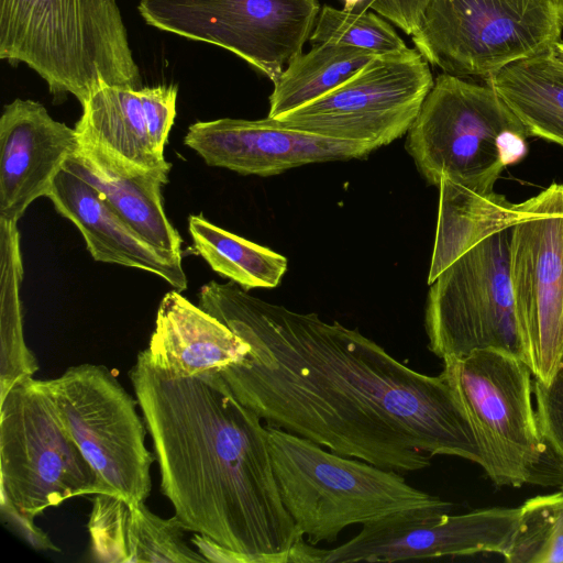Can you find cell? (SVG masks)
I'll list each match as a JSON object with an SVG mask.
<instances>
[{"label":"cell","instance_id":"obj_19","mask_svg":"<svg viewBox=\"0 0 563 563\" xmlns=\"http://www.w3.org/2000/svg\"><path fill=\"white\" fill-rule=\"evenodd\" d=\"M91 555L103 563H201L207 560L185 541L187 531L174 516L164 519L145 506L100 493L88 522Z\"/></svg>","mask_w":563,"mask_h":563},{"label":"cell","instance_id":"obj_26","mask_svg":"<svg viewBox=\"0 0 563 563\" xmlns=\"http://www.w3.org/2000/svg\"><path fill=\"white\" fill-rule=\"evenodd\" d=\"M519 509L505 560L509 563H563V490L530 498Z\"/></svg>","mask_w":563,"mask_h":563},{"label":"cell","instance_id":"obj_10","mask_svg":"<svg viewBox=\"0 0 563 563\" xmlns=\"http://www.w3.org/2000/svg\"><path fill=\"white\" fill-rule=\"evenodd\" d=\"M57 416L107 494L145 503L155 455L145 445L139 401L103 365L80 364L46 380Z\"/></svg>","mask_w":563,"mask_h":563},{"label":"cell","instance_id":"obj_24","mask_svg":"<svg viewBox=\"0 0 563 563\" xmlns=\"http://www.w3.org/2000/svg\"><path fill=\"white\" fill-rule=\"evenodd\" d=\"M188 230L197 253L208 265L244 290L275 288L287 271V258L206 220L188 218Z\"/></svg>","mask_w":563,"mask_h":563},{"label":"cell","instance_id":"obj_23","mask_svg":"<svg viewBox=\"0 0 563 563\" xmlns=\"http://www.w3.org/2000/svg\"><path fill=\"white\" fill-rule=\"evenodd\" d=\"M375 54L350 46L322 43L292 59L274 82L268 118L277 119L331 91Z\"/></svg>","mask_w":563,"mask_h":563},{"label":"cell","instance_id":"obj_14","mask_svg":"<svg viewBox=\"0 0 563 563\" xmlns=\"http://www.w3.org/2000/svg\"><path fill=\"white\" fill-rule=\"evenodd\" d=\"M446 506L401 510L362 525L342 545L319 549V563L396 562L508 552L519 508L495 507L449 515Z\"/></svg>","mask_w":563,"mask_h":563},{"label":"cell","instance_id":"obj_20","mask_svg":"<svg viewBox=\"0 0 563 563\" xmlns=\"http://www.w3.org/2000/svg\"><path fill=\"white\" fill-rule=\"evenodd\" d=\"M249 344L219 319L194 305L180 291L164 295L145 353L174 376L220 372L241 362Z\"/></svg>","mask_w":563,"mask_h":563},{"label":"cell","instance_id":"obj_21","mask_svg":"<svg viewBox=\"0 0 563 563\" xmlns=\"http://www.w3.org/2000/svg\"><path fill=\"white\" fill-rule=\"evenodd\" d=\"M81 107L75 125L79 142L97 145L141 168L172 167L151 143L139 90L104 82Z\"/></svg>","mask_w":563,"mask_h":563},{"label":"cell","instance_id":"obj_22","mask_svg":"<svg viewBox=\"0 0 563 563\" xmlns=\"http://www.w3.org/2000/svg\"><path fill=\"white\" fill-rule=\"evenodd\" d=\"M529 135L563 146V64L551 51L521 59L485 79Z\"/></svg>","mask_w":563,"mask_h":563},{"label":"cell","instance_id":"obj_25","mask_svg":"<svg viewBox=\"0 0 563 563\" xmlns=\"http://www.w3.org/2000/svg\"><path fill=\"white\" fill-rule=\"evenodd\" d=\"M18 223L0 219L1 244V375L2 398L16 383L33 377L38 366L22 331L19 288L22 262Z\"/></svg>","mask_w":563,"mask_h":563},{"label":"cell","instance_id":"obj_12","mask_svg":"<svg viewBox=\"0 0 563 563\" xmlns=\"http://www.w3.org/2000/svg\"><path fill=\"white\" fill-rule=\"evenodd\" d=\"M318 0H141L158 30L230 51L273 84L302 53L320 13Z\"/></svg>","mask_w":563,"mask_h":563},{"label":"cell","instance_id":"obj_30","mask_svg":"<svg viewBox=\"0 0 563 563\" xmlns=\"http://www.w3.org/2000/svg\"><path fill=\"white\" fill-rule=\"evenodd\" d=\"M429 0H367L364 10L374 9L411 36Z\"/></svg>","mask_w":563,"mask_h":563},{"label":"cell","instance_id":"obj_2","mask_svg":"<svg viewBox=\"0 0 563 563\" xmlns=\"http://www.w3.org/2000/svg\"><path fill=\"white\" fill-rule=\"evenodd\" d=\"M129 375L161 490L185 529L247 563H290L305 540L280 497L260 416L219 372L174 376L143 350Z\"/></svg>","mask_w":563,"mask_h":563},{"label":"cell","instance_id":"obj_29","mask_svg":"<svg viewBox=\"0 0 563 563\" xmlns=\"http://www.w3.org/2000/svg\"><path fill=\"white\" fill-rule=\"evenodd\" d=\"M145 123L151 143L159 156L176 117L178 88L175 85H159L139 89Z\"/></svg>","mask_w":563,"mask_h":563},{"label":"cell","instance_id":"obj_35","mask_svg":"<svg viewBox=\"0 0 563 563\" xmlns=\"http://www.w3.org/2000/svg\"><path fill=\"white\" fill-rule=\"evenodd\" d=\"M562 489H563V486H562Z\"/></svg>","mask_w":563,"mask_h":563},{"label":"cell","instance_id":"obj_17","mask_svg":"<svg viewBox=\"0 0 563 563\" xmlns=\"http://www.w3.org/2000/svg\"><path fill=\"white\" fill-rule=\"evenodd\" d=\"M46 197L80 231L95 261L143 269L177 291L187 289L181 260L150 244L76 174L63 167Z\"/></svg>","mask_w":563,"mask_h":563},{"label":"cell","instance_id":"obj_27","mask_svg":"<svg viewBox=\"0 0 563 563\" xmlns=\"http://www.w3.org/2000/svg\"><path fill=\"white\" fill-rule=\"evenodd\" d=\"M312 45L331 43L375 55L399 52L408 46L384 19L371 11H347L323 5L309 37Z\"/></svg>","mask_w":563,"mask_h":563},{"label":"cell","instance_id":"obj_13","mask_svg":"<svg viewBox=\"0 0 563 563\" xmlns=\"http://www.w3.org/2000/svg\"><path fill=\"white\" fill-rule=\"evenodd\" d=\"M510 282L525 360L548 384L563 356V185L517 203Z\"/></svg>","mask_w":563,"mask_h":563},{"label":"cell","instance_id":"obj_3","mask_svg":"<svg viewBox=\"0 0 563 563\" xmlns=\"http://www.w3.org/2000/svg\"><path fill=\"white\" fill-rule=\"evenodd\" d=\"M0 58L80 104L104 82L142 85L117 0H0Z\"/></svg>","mask_w":563,"mask_h":563},{"label":"cell","instance_id":"obj_15","mask_svg":"<svg viewBox=\"0 0 563 563\" xmlns=\"http://www.w3.org/2000/svg\"><path fill=\"white\" fill-rule=\"evenodd\" d=\"M185 145L209 166L242 175L272 176L311 163L365 158L375 146L323 137L265 118H223L188 128Z\"/></svg>","mask_w":563,"mask_h":563},{"label":"cell","instance_id":"obj_5","mask_svg":"<svg viewBox=\"0 0 563 563\" xmlns=\"http://www.w3.org/2000/svg\"><path fill=\"white\" fill-rule=\"evenodd\" d=\"M266 427L280 497L310 544L334 542L349 526L401 510L450 505L412 487L397 471L325 451L311 440Z\"/></svg>","mask_w":563,"mask_h":563},{"label":"cell","instance_id":"obj_9","mask_svg":"<svg viewBox=\"0 0 563 563\" xmlns=\"http://www.w3.org/2000/svg\"><path fill=\"white\" fill-rule=\"evenodd\" d=\"M442 361L441 374L468 416L490 479L512 487L536 482L548 448L532 407L528 364L496 350Z\"/></svg>","mask_w":563,"mask_h":563},{"label":"cell","instance_id":"obj_34","mask_svg":"<svg viewBox=\"0 0 563 563\" xmlns=\"http://www.w3.org/2000/svg\"><path fill=\"white\" fill-rule=\"evenodd\" d=\"M551 53L563 64V42L559 41L551 48Z\"/></svg>","mask_w":563,"mask_h":563},{"label":"cell","instance_id":"obj_31","mask_svg":"<svg viewBox=\"0 0 563 563\" xmlns=\"http://www.w3.org/2000/svg\"><path fill=\"white\" fill-rule=\"evenodd\" d=\"M1 517L11 526L31 547L38 550L59 549L51 541L48 536L35 526L33 519L18 514L16 511L0 507Z\"/></svg>","mask_w":563,"mask_h":563},{"label":"cell","instance_id":"obj_1","mask_svg":"<svg viewBox=\"0 0 563 563\" xmlns=\"http://www.w3.org/2000/svg\"><path fill=\"white\" fill-rule=\"evenodd\" d=\"M198 299L249 344L219 373L267 426L397 472L423 470L433 455L484 468L468 416L441 373H419L358 329L267 302L233 282H209Z\"/></svg>","mask_w":563,"mask_h":563},{"label":"cell","instance_id":"obj_28","mask_svg":"<svg viewBox=\"0 0 563 563\" xmlns=\"http://www.w3.org/2000/svg\"><path fill=\"white\" fill-rule=\"evenodd\" d=\"M532 391L541 437L563 466V356L548 384L534 378Z\"/></svg>","mask_w":563,"mask_h":563},{"label":"cell","instance_id":"obj_8","mask_svg":"<svg viewBox=\"0 0 563 563\" xmlns=\"http://www.w3.org/2000/svg\"><path fill=\"white\" fill-rule=\"evenodd\" d=\"M512 225L483 234L430 284L424 329L438 357L496 350L526 362L510 282Z\"/></svg>","mask_w":563,"mask_h":563},{"label":"cell","instance_id":"obj_18","mask_svg":"<svg viewBox=\"0 0 563 563\" xmlns=\"http://www.w3.org/2000/svg\"><path fill=\"white\" fill-rule=\"evenodd\" d=\"M64 167L93 186L102 199L150 244L183 258V240L163 206L162 188L168 183L170 167L141 168L87 142H79Z\"/></svg>","mask_w":563,"mask_h":563},{"label":"cell","instance_id":"obj_7","mask_svg":"<svg viewBox=\"0 0 563 563\" xmlns=\"http://www.w3.org/2000/svg\"><path fill=\"white\" fill-rule=\"evenodd\" d=\"M0 408V507L34 520L69 498L106 493L62 424L46 380L16 383Z\"/></svg>","mask_w":563,"mask_h":563},{"label":"cell","instance_id":"obj_16","mask_svg":"<svg viewBox=\"0 0 563 563\" xmlns=\"http://www.w3.org/2000/svg\"><path fill=\"white\" fill-rule=\"evenodd\" d=\"M79 146L75 128L54 120L37 101L14 99L0 118V219L18 223L46 197L55 176Z\"/></svg>","mask_w":563,"mask_h":563},{"label":"cell","instance_id":"obj_11","mask_svg":"<svg viewBox=\"0 0 563 563\" xmlns=\"http://www.w3.org/2000/svg\"><path fill=\"white\" fill-rule=\"evenodd\" d=\"M434 84L416 48L379 54L344 82L284 115L282 124L376 148L406 134Z\"/></svg>","mask_w":563,"mask_h":563},{"label":"cell","instance_id":"obj_32","mask_svg":"<svg viewBox=\"0 0 563 563\" xmlns=\"http://www.w3.org/2000/svg\"><path fill=\"white\" fill-rule=\"evenodd\" d=\"M191 542L207 562L247 563V560L243 555L219 544L203 534L195 533Z\"/></svg>","mask_w":563,"mask_h":563},{"label":"cell","instance_id":"obj_33","mask_svg":"<svg viewBox=\"0 0 563 563\" xmlns=\"http://www.w3.org/2000/svg\"><path fill=\"white\" fill-rule=\"evenodd\" d=\"M344 10L347 11H365L364 7L367 0H343Z\"/></svg>","mask_w":563,"mask_h":563},{"label":"cell","instance_id":"obj_4","mask_svg":"<svg viewBox=\"0 0 563 563\" xmlns=\"http://www.w3.org/2000/svg\"><path fill=\"white\" fill-rule=\"evenodd\" d=\"M529 133L489 86L439 75L407 132L406 151L428 184L488 195L528 152Z\"/></svg>","mask_w":563,"mask_h":563},{"label":"cell","instance_id":"obj_6","mask_svg":"<svg viewBox=\"0 0 563 563\" xmlns=\"http://www.w3.org/2000/svg\"><path fill=\"white\" fill-rule=\"evenodd\" d=\"M563 31V0H429L411 35L432 66L483 77L551 51Z\"/></svg>","mask_w":563,"mask_h":563}]
</instances>
